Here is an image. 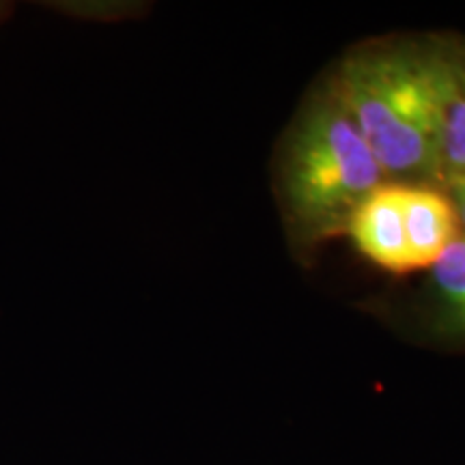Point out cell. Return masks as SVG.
I'll return each instance as SVG.
<instances>
[{
  "instance_id": "3957f363",
  "label": "cell",
  "mask_w": 465,
  "mask_h": 465,
  "mask_svg": "<svg viewBox=\"0 0 465 465\" xmlns=\"http://www.w3.org/2000/svg\"><path fill=\"white\" fill-rule=\"evenodd\" d=\"M345 229L356 248L371 263L394 274L411 272L399 183H381L380 188L371 192L353 209Z\"/></svg>"
},
{
  "instance_id": "6da1fadb",
  "label": "cell",
  "mask_w": 465,
  "mask_h": 465,
  "mask_svg": "<svg viewBox=\"0 0 465 465\" xmlns=\"http://www.w3.org/2000/svg\"><path fill=\"white\" fill-rule=\"evenodd\" d=\"M452 48L377 45L342 61L330 83L386 177L441 182V113Z\"/></svg>"
},
{
  "instance_id": "ba28073f",
  "label": "cell",
  "mask_w": 465,
  "mask_h": 465,
  "mask_svg": "<svg viewBox=\"0 0 465 465\" xmlns=\"http://www.w3.org/2000/svg\"><path fill=\"white\" fill-rule=\"evenodd\" d=\"M11 15H14V5H11V3H0V26H3Z\"/></svg>"
},
{
  "instance_id": "277c9868",
  "label": "cell",
  "mask_w": 465,
  "mask_h": 465,
  "mask_svg": "<svg viewBox=\"0 0 465 465\" xmlns=\"http://www.w3.org/2000/svg\"><path fill=\"white\" fill-rule=\"evenodd\" d=\"M399 188L411 270H431L461 237L457 212L446 190L433 183H399Z\"/></svg>"
},
{
  "instance_id": "7a4b0ae2",
  "label": "cell",
  "mask_w": 465,
  "mask_h": 465,
  "mask_svg": "<svg viewBox=\"0 0 465 465\" xmlns=\"http://www.w3.org/2000/svg\"><path fill=\"white\" fill-rule=\"evenodd\" d=\"M386 179L332 89L319 93L302 110L282 155V199L298 231L317 237L342 229Z\"/></svg>"
},
{
  "instance_id": "8992f818",
  "label": "cell",
  "mask_w": 465,
  "mask_h": 465,
  "mask_svg": "<svg viewBox=\"0 0 465 465\" xmlns=\"http://www.w3.org/2000/svg\"><path fill=\"white\" fill-rule=\"evenodd\" d=\"M440 160L444 177L465 174V52L459 50H452L450 83L441 113Z\"/></svg>"
},
{
  "instance_id": "5b68a950",
  "label": "cell",
  "mask_w": 465,
  "mask_h": 465,
  "mask_svg": "<svg viewBox=\"0 0 465 465\" xmlns=\"http://www.w3.org/2000/svg\"><path fill=\"white\" fill-rule=\"evenodd\" d=\"M435 328L465 345V237H459L431 267Z\"/></svg>"
},
{
  "instance_id": "52a82bcc",
  "label": "cell",
  "mask_w": 465,
  "mask_h": 465,
  "mask_svg": "<svg viewBox=\"0 0 465 465\" xmlns=\"http://www.w3.org/2000/svg\"><path fill=\"white\" fill-rule=\"evenodd\" d=\"M444 183L446 194L450 196L452 207L457 212L461 237H465V174H449V177H444Z\"/></svg>"
}]
</instances>
